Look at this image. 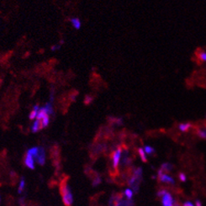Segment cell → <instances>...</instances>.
<instances>
[{
	"mask_svg": "<svg viewBox=\"0 0 206 206\" xmlns=\"http://www.w3.org/2000/svg\"><path fill=\"white\" fill-rule=\"evenodd\" d=\"M25 188V179L24 177H22L21 179H20V182H19V189H18V193H19V194H21L24 192Z\"/></svg>",
	"mask_w": 206,
	"mask_h": 206,
	"instance_id": "11",
	"label": "cell"
},
{
	"mask_svg": "<svg viewBox=\"0 0 206 206\" xmlns=\"http://www.w3.org/2000/svg\"><path fill=\"white\" fill-rule=\"evenodd\" d=\"M44 107H45V109H46V112H47V114H48V115H50V114H52L53 113H54L52 105H51V103H47V104H46V106H44Z\"/></svg>",
	"mask_w": 206,
	"mask_h": 206,
	"instance_id": "16",
	"label": "cell"
},
{
	"mask_svg": "<svg viewBox=\"0 0 206 206\" xmlns=\"http://www.w3.org/2000/svg\"><path fill=\"white\" fill-rule=\"evenodd\" d=\"M199 59H200L201 61H206V52L205 51H201V52L199 53Z\"/></svg>",
	"mask_w": 206,
	"mask_h": 206,
	"instance_id": "21",
	"label": "cell"
},
{
	"mask_svg": "<svg viewBox=\"0 0 206 206\" xmlns=\"http://www.w3.org/2000/svg\"><path fill=\"white\" fill-rule=\"evenodd\" d=\"M71 22L72 24V25L74 27L75 29L78 30L81 28V21L79 20L78 18H74V19H71Z\"/></svg>",
	"mask_w": 206,
	"mask_h": 206,
	"instance_id": "13",
	"label": "cell"
},
{
	"mask_svg": "<svg viewBox=\"0 0 206 206\" xmlns=\"http://www.w3.org/2000/svg\"><path fill=\"white\" fill-rule=\"evenodd\" d=\"M0 203H1V196H0Z\"/></svg>",
	"mask_w": 206,
	"mask_h": 206,
	"instance_id": "30",
	"label": "cell"
},
{
	"mask_svg": "<svg viewBox=\"0 0 206 206\" xmlns=\"http://www.w3.org/2000/svg\"><path fill=\"white\" fill-rule=\"evenodd\" d=\"M174 206H179V205H178V204H177V205H174Z\"/></svg>",
	"mask_w": 206,
	"mask_h": 206,
	"instance_id": "29",
	"label": "cell"
},
{
	"mask_svg": "<svg viewBox=\"0 0 206 206\" xmlns=\"http://www.w3.org/2000/svg\"><path fill=\"white\" fill-rule=\"evenodd\" d=\"M61 193L62 201L66 206H72L73 204V195L70 189V186L66 181L62 182L61 184Z\"/></svg>",
	"mask_w": 206,
	"mask_h": 206,
	"instance_id": "1",
	"label": "cell"
},
{
	"mask_svg": "<svg viewBox=\"0 0 206 206\" xmlns=\"http://www.w3.org/2000/svg\"><path fill=\"white\" fill-rule=\"evenodd\" d=\"M157 177L158 180L162 182V183H167V184H174V183H175V181H174V179L172 177L167 175L166 173H163V171H162L161 168L157 172Z\"/></svg>",
	"mask_w": 206,
	"mask_h": 206,
	"instance_id": "2",
	"label": "cell"
},
{
	"mask_svg": "<svg viewBox=\"0 0 206 206\" xmlns=\"http://www.w3.org/2000/svg\"><path fill=\"white\" fill-rule=\"evenodd\" d=\"M196 133H197V135L199 136L200 138H202V139H206V131L205 130L198 129Z\"/></svg>",
	"mask_w": 206,
	"mask_h": 206,
	"instance_id": "18",
	"label": "cell"
},
{
	"mask_svg": "<svg viewBox=\"0 0 206 206\" xmlns=\"http://www.w3.org/2000/svg\"><path fill=\"white\" fill-rule=\"evenodd\" d=\"M38 152H39V147H32L31 149L28 150V152H27V153H29L30 155H31L34 158L37 157Z\"/></svg>",
	"mask_w": 206,
	"mask_h": 206,
	"instance_id": "12",
	"label": "cell"
},
{
	"mask_svg": "<svg viewBox=\"0 0 206 206\" xmlns=\"http://www.w3.org/2000/svg\"><path fill=\"white\" fill-rule=\"evenodd\" d=\"M92 101H93V97L87 96L86 97V99H85V104H90Z\"/></svg>",
	"mask_w": 206,
	"mask_h": 206,
	"instance_id": "25",
	"label": "cell"
},
{
	"mask_svg": "<svg viewBox=\"0 0 206 206\" xmlns=\"http://www.w3.org/2000/svg\"><path fill=\"white\" fill-rule=\"evenodd\" d=\"M37 113H38V111H35V110H32L31 112V114H30V119H35V117L37 116Z\"/></svg>",
	"mask_w": 206,
	"mask_h": 206,
	"instance_id": "22",
	"label": "cell"
},
{
	"mask_svg": "<svg viewBox=\"0 0 206 206\" xmlns=\"http://www.w3.org/2000/svg\"><path fill=\"white\" fill-rule=\"evenodd\" d=\"M205 131H206V125H205Z\"/></svg>",
	"mask_w": 206,
	"mask_h": 206,
	"instance_id": "28",
	"label": "cell"
},
{
	"mask_svg": "<svg viewBox=\"0 0 206 206\" xmlns=\"http://www.w3.org/2000/svg\"><path fill=\"white\" fill-rule=\"evenodd\" d=\"M196 206H202L201 202L199 201V200H197V201H196Z\"/></svg>",
	"mask_w": 206,
	"mask_h": 206,
	"instance_id": "27",
	"label": "cell"
},
{
	"mask_svg": "<svg viewBox=\"0 0 206 206\" xmlns=\"http://www.w3.org/2000/svg\"><path fill=\"white\" fill-rule=\"evenodd\" d=\"M41 129H43V125H42L41 120L36 119L35 122H34V124H33V125L31 126V131H32V132L35 133V132H37L40 130H41Z\"/></svg>",
	"mask_w": 206,
	"mask_h": 206,
	"instance_id": "7",
	"label": "cell"
},
{
	"mask_svg": "<svg viewBox=\"0 0 206 206\" xmlns=\"http://www.w3.org/2000/svg\"><path fill=\"white\" fill-rule=\"evenodd\" d=\"M144 151H145L146 154H148V155H152V154L155 153V149L150 146H145Z\"/></svg>",
	"mask_w": 206,
	"mask_h": 206,
	"instance_id": "17",
	"label": "cell"
},
{
	"mask_svg": "<svg viewBox=\"0 0 206 206\" xmlns=\"http://www.w3.org/2000/svg\"><path fill=\"white\" fill-rule=\"evenodd\" d=\"M36 162L38 164H40V166H43L46 162V152L43 147H39V152H38V156L37 157L35 158Z\"/></svg>",
	"mask_w": 206,
	"mask_h": 206,
	"instance_id": "4",
	"label": "cell"
},
{
	"mask_svg": "<svg viewBox=\"0 0 206 206\" xmlns=\"http://www.w3.org/2000/svg\"><path fill=\"white\" fill-rule=\"evenodd\" d=\"M133 194H134V193H133V190L131 189H126L125 190V192H124V195H125V196L126 197V199H129V200H132Z\"/></svg>",
	"mask_w": 206,
	"mask_h": 206,
	"instance_id": "14",
	"label": "cell"
},
{
	"mask_svg": "<svg viewBox=\"0 0 206 206\" xmlns=\"http://www.w3.org/2000/svg\"><path fill=\"white\" fill-rule=\"evenodd\" d=\"M172 168H173V165L169 162H164L163 164H162V167H161V169L163 172H171Z\"/></svg>",
	"mask_w": 206,
	"mask_h": 206,
	"instance_id": "10",
	"label": "cell"
},
{
	"mask_svg": "<svg viewBox=\"0 0 206 206\" xmlns=\"http://www.w3.org/2000/svg\"><path fill=\"white\" fill-rule=\"evenodd\" d=\"M192 127V124L191 123H181L178 125V129L182 132H186L190 130V128Z\"/></svg>",
	"mask_w": 206,
	"mask_h": 206,
	"instance_id": "8",
	"label": "cell"
},
{
	"mask_svg": "<svg viewBox=\"0 0 206 206\" xmlns=\"http://www.w3.org/2000/svg\"><path fill=\"white\" fill-rule=\"evenodd\" d=\"M138 153H139V155H140V158H141V160H142V162H147L146 154L144 149H142V148H139V149H138Z\"/></svg>",
	"mask_w": 206,
	"mask_h": 206,
	"instance_id": "15",
	"label": "cell"
},
{
	"mask_svg": "<svg viewBox=\"0 0 206 206\" xmlns=\"http://www.w3.org/2000/svg\"><path fill=\"white\" fill-rule=\"evenodd\" d=\"M101 183V178L99 177V176H97V177H95L94 178V179H93V186H98L99 184H100Z\"/></svg>",
	"mask_w": 206,
	"mask_h": 206,
	"instance_id": "20",
	"label": "cell"
},
{
	"mask_svg": "<svg viewBox=\"0 0 206 206\" xmlns=\"http://www.w3.org/2000/svg\"><path fill=\"white\" fill-rule=\"evenodd\" d=\"M162 203L163 206H173V199L169 193L162 196Z\"/></svg>",
	"mask_w": 206,
	"mask_h": 206,
	"instance_id": "5",
	"label": "cell"
},
{
	"mask_svg": "<svg viewBox=\"0 0 206 206\" xmlns=\"http://www.w3.org/2000/svg\"><path fill=\"white\" fill-rule=\"evenodd\" d=\"M49 122H50V118H49V115H46L44 119H41V123H42V125H43V128H46L48 126Z\"/></svg>",
	"mask_w": 206,
	"mask_h": 206,
	"instance_id": "19",
	"label": "cell"
},
{
	"mask_svg": "<svg viewBox=\"0 0 206 206\" xmlns=\"http://www.w3.org/2000/svg\"><path fill=\"white\" fill-rule=\"evenodd\" d=\"M46 115H48V114H47V112H46V110L45 109V107H42V108H40L39 111H38L36 119H37L38 120H41V119H44Z\"/></svg>",
	"mask_w": 206,
	"mask_h": 206,
	"instance_id": "9",
	"label": "cell"
},
{
	"mask_svg": "<svg viewBox=\"0 0 206 206\" xmlns=\"http://www.w3.org/2000/svg\"><path fill=\"white\" fill-rule=\"evenodd\" d=\"M178 178H179L180 181H182V182H185L187 180V177L183 172H180L179 175H178Z\"/></svg>",
	"mask_w": 206,
	"mask_h": 206,
	"instance_id": "23",
	"label": "cell"
},
{
	"mask_svg": "<svg viewBox=\"0 0 206 206\" xmlns=\"http://www.w3.org/2000/svg\"><path fill=\"white\" fill-rule=\"evenodd\" d=\"M184 206H193V205L191 202H186L184 204Z\"/></svg>",
	"mask_w": 206,
	"mask_h": 206,
	"instance_id": "26",
	"label": "cell"
},
{
	"mask_svg": "<svg viewBox=\"0 0 206 206\" xmlns=\"http://www.w3.org/2000/svg\"><path fill=\"white\" fill-rule=\"evenodd\" d=\"M121 154H122V150L120 147H119L118 149L115 150L112 156V161H113V167L114 169H117L119 164V161H120V157H121Z\"/></svg>",
	"mask_w": 206,
	"mask_h": 206,
	"instance_id": "3",
	"label": "cell"
},
{
	"mask_svg": "<svg viewBox=\"0 0 206 206\" xmlns=\"http://www.w3.org/2000/svg\"><path fill=\"white\" fill-rule=\"evenodd\" d=\"M167 193V190H165V189H162V190H160V191H158L157 192V196H159V197H162L163 195H165Z\"/></svg>",
	"mask_w": 206,
	"mask_h": 206,
	"instance_id": "24",
	"label": "cell"
},
{
	"mask_svg": "<svg viewBox=\"0 0 206 206\" xmlns=\"http://www.w3.org/2000/svg\"><path fill=\"white\" fill-rule=\"evenodd\" d=\"M25 164L30 169H32V170L35 169V158L29 153H26V156L25 158Z\"/></svg>",
	"mask_w": 206,
	"mask_h": 206,
	"instance_id": "6",
	"label": "cell"
}]
</instances>
